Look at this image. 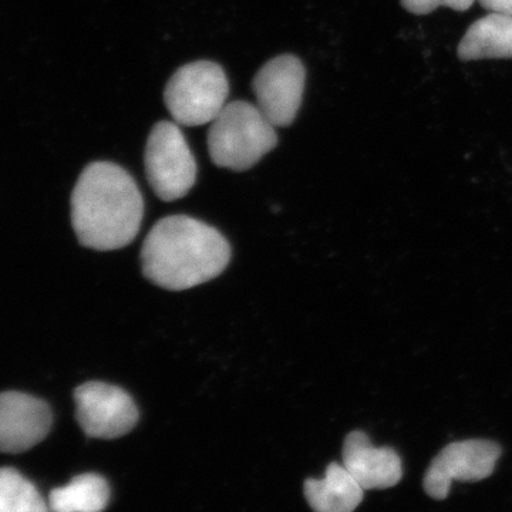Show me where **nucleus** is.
Listing matches in <instances>:
<instances>
[{"label": "nucleus", "instance_id": "0eeeda50", "mask_svg": "<svg viewBox=\"0 0 512 512\" xmlns=\"http://www.w3.org/2000/svg\"><path fill=\"white\" fill-rule=\"evenodd\" d=\"M76 419L87 437L113 440L136 427L138 409L130 394L104 382H87L74 390Z\"/></svg>", "mask_w": 512, "mask_h": 512}, {"label": "nucleus", "instance_id": "f8f14e48", "mask_svg": "<svg viewBox=\"0 0 512 512\" xmlns=\"http://www.w3.org/2000/svg\"><path fill=\"white\" fill-rule=\"evenodd\" d=\"M463 62L512 59V16L491 13L468 28L457 49Z\"/></svg>", "mask_w": 512, "mask_h": 512}, {"label": "nucleus", "instance_id": "7ed1b4c3", "mask_svg": "<svg viewBox=\"0 0 512 512\" xmlns=\"http://www.w3.org/2000/svg\"><path fill=\"white\" fill-rule=\"evenodd\" d=\"M275 128L256 104L228 103L208 131L212 163L228 170H249L278 144Z\"/></svg>", "mask_w": 512, "mask_h": 512}, {"label": "nucleus", "instance_id": "423d86ee", "mask_svg": "<svg viewBox=\"0 0 512 512\" xmlns=\"http://www.w3.org/2000/svg\"><path fill=\"white\" fill-rule=\"evenodd\" d=\"M501 447L495 441L473 439L448 444L431 461L423 487L434 500H446L454 481L478 483L494 473Z\"/></svg>", "mask_w": 512, "mask_h": 512}, {"label": "nucleus", "instance_id": "f257e3e1", "mask_svg": "<svg viewBox=\"0 0 512 512\" xmlns=\"http://www.w3.org/2000/svg\"><path fill=\"white\" fill-rule=\"evenodd\" d=\"M144 200L120 165H87L72 194V224L80 244L96 251L127 247L140 231Z\"/></svg>", "mask_w": 512, "mask_h": 512}, {"label": "nucleus", "instance_id": "9b49d317", "mask_svg": "<svg viewBox=\"0 0 512 512\" xmlns=\"http://www.w3.org/2000/svg\"><path fill=\"white\" fill-rule=\"evenodd\" d=\"M303 491L315 512H353L365 495L362 485L339 463L329 464L325 476L319 480H306Z\"/></svg>", "mask_w": 512, "mask_h": 512}, {"label": "nucleus", "instance_id": "39448f33", "mask_svg": "<svg viewBox=\"0 0 512 512\" xmlns=\"http://www.w3.org/2000/svg\"><path fill=\"white\" fill-rule=\"evenodd\" d=\"M148 183L163 201L185 197L197 180V163L177 123L160 121L148 136L144 154Z\"/></svg>", "mask_w": 512, "mask_h": 512}, {"label": "nucleus", "instance_id": "f03ea898", "mask_svg": "<svg viewBox=\"0 0 512 512\" xmlns=\"http://www.w3.org/2000/svg\"><path fill=\"white\" fill-rule=\"evenodd\" d=\"M231 259V247L217 229L187 215L163 218L141 249L148 281L168 291H187L220 276Z\"/></svg>", "mask_w": 512, "mask_h": 512}, {"label": "nucleus", "instance_id": "20e7f679", "mask_svg": "<svg viewBox=\"0 0 512 512\" xmlns=\"http://www.w3.org/2000/svg\"><path fill=\"white\" fill-rule=\"evenodd\" d=\"M229 83L220 64L200 60L185 64L167 83L165 106L175 123L198 127L211 124L227 106Z\"/></svg>", "mask_w": 512, "mask_h": 512}, {"label": "nucleus", "instance_id": "ddd939ff", "mask_svg": "<svg viewBox=\"0 0 512 512\" xmlns=\"http://www.w3.org/2000/svg\"><path fill=\"white\" fill-rule=\"evenodd\" d=\"M109 501L110 485L106 478L87 473L55 488L47 503L52 512H103Z\"/></svg>", "mask_w": 512, "mask_h": 512}, {"label": "nucleus", "instance_id": "dca6fc26", "mask_svg": "<svg viewBox=\"0 0 512 512\" xmlns=\"http://www.w3.org/2000/svg\"><path fill=\"white\" fill-rule=\"evenodd\" d=\"M478 3L488 12L512 16V0H478Z\"/></svg>", "mask_w": 512, "mask_h": 512}, {"label": "nucleus", "instance_id": "6e6552de", "mask_svg": "<svg viewBox=\"0 0 512 512\" xmlns=\"http://www.w3.org/2000/svg\"><path fill=\"white\" fill-rule=\"evenodd\" d=\"M305 66L299 57L282 55L269 60L256 73V106L275 127L291 126L305 92Z\"/></svg>", "mask_w": 512, "mask_h": 512}, {"label": "nucleus", "instance_id": "9d476101", "mask_svg": "<svg viewBox=\"0 0 512 512\" xmlns=\"http://www.w3.org/2000/svg\"><path fill=\"white\" fill-rule=\"evenodd\" d=\"M343 466L363 490H386L403 477L402 460L392 447H375L363 431H352L343 444Z\"/></svg>", "mask_w": 512, "mask_h": 512}, {"label": "nucleus", "instance_id": "4468645a", "mask_svg": "<svg viewBox=\"0 0 512 512\" xmlns=\"http://www.w3.org/2000/svg\"><path fill=\"white\" fill-rule=\"evenodd\" d=\"M0 512H52L39 490L13 468H0Z\"/></svg>", "mask_w": 512, "mask_h": 512}, {"label": "nucleus", "instance_id": "2eb2a0df", "mask_svg": "<svg viewBox=\"0 0 512 512\" xmlns=\"http://www.w3.org/2000/svg\"><path fill=\"white\" fill-rule=\"evenodd\" d=\"M474 2L477 0H400L407 12L419 16L429 15L441 6L457 10V12H466L474 5Z\"/></svg>", "mask_w": 512, "mask_h": 512}, {"label": "nucleus", "instance_id": "1a4fd4ad", "mask_svg": "<svg viewBox=\"0 0 512 512\" xmlns=\"http://www.w3.org/2000/svg\"><path fill=\"white\" fill-rule=\"evenodd\" d=\"M49 404L28 393H0V453H25L52 429Z\"/></svg>", "mask_w": 512, "mask_h": 512}]
</instances>
